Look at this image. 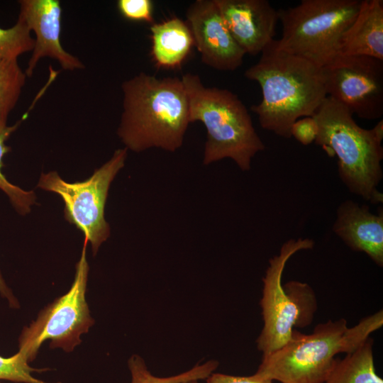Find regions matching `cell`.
Returning <instances> with one entry per match:
<instances>
[{
	"label": "cell",
	"instance_id": "6da1fadb",
	"mask_svg": "<svg viewBox=\"0 0 383 383\" xmlns=\"http://www.w3.org/2000/svg\"><path fill=\"white\" fill-rule=\"evenodd\" d=\"M245 77L257 82L261 101L251 106L261 127L289 138L293 123L313 116L327 96L322 67L279 49L276 40L269 43Z\"/></svg>",
	"mask_w": 383,
	"mask_h": 383
},
{
	"label": "cell",
	"instance_id": "83f0119b",
	"mask_svg": "<svg viewBox=\"0 0 383 383\" xmlns=\"http://www.w3.org/2000/svg\"><path fill=\"white\" fill-rule=\"evenodd\" d=\"M183 383H200V382L199 380H192V381H189V382H186Z\"/></svg>",
	"mask_w": 383,
	"mask_h": 383
},
{
	"label": "cell",
	"instance_id": "7a4b0ae2",
	"mask_svg": "<svg viewBox=\"0 0 383 383\" xmlns=\"http://www.w3.org/2000/svg\"><path fill=\"white\" fill-rule=\"evenodd\" d=\"M121 89L117 135L127 150L174 152L182 145L190 121L189 97L181 78H157L142 72L125 80Z\"/></svg>",
	"mask_w": 383,
	"mask_h": 383
},
{
	"label": "cell",
	"instance_id": "44dd1931",
	"mask_svg": "<svg viewBox=\"0 0 383 383\" xmlns=\"http://www.w3.org/2000/svg\"><path fill=\"white\" fill-rule=\"evenodd\" d=\"M34 45L30 30L21 18L11 28L0 27V60H18L20 55L33 51Z\"/></svg>",
	"mask_w": 383,
	"mask_h": 383
},
{
	"label": "cell",
	"instance_id": "d6986e66",
	"mask_svg": "<svg viewBox=\"0 0 383 383\" xmlns=\"http://www.w3.org/2000/svg\"><path fill=\"white\" fill-rule=\"evenodd\" d=\"M27 76L18 60H0V132L19 100Z\"/></svg>",
	"mask_w": 383,
	"mask_h": 383
},
{
	"label": "cell",
	"instance_id": "9c48e42d",
	"mask_svg": "<svg viewBox=\"0 0 383 383\" xmlns=\"http://www.w3.org/2000/svg\"><path fill=\"white\" fill-rule=\"evenodd\" d=\"M314 245L310 238L289 239L282 245L279 253L269 260L260 299L264 325L256 340L262 357L286 344L294 328L299 327L300 315L296 297L287 283L282 285V277L289 258L298 251L312 249Z\"/></svg>",
	"mask_w": 383,
	"mask_h": 383
},
{
	"label": "cell",
	"instance_id": "7402d4cb",
	"mask_svg": "<svg viewBox=\"0 0 383 383\" xmlns=\"http://www.w3.org/2000/svg\"><path fill=\"white\" fill-rule=\"evenodd\" d=\"M47 370L31 367L28 360L18 351L13 356L8 357L0 355V380L17 383H52L40 380L33 375V372H43Z\"/></svg>",
	"mask_w": 383,
	"mask_h": 383
},
{
	"label": "cell",
	"instance_id": "f1b7e54d",
	"mask_svg": "<svg viewBox=\"0 0 383 383\" xmlns=\"http://www.w3.org/2000/svg\"><path fill=\"white\" fill-rule=\"evenodd\" d=\"M1 383V382H0Z\"/></svg>",
	"mask_w": 383,
	"mask_h": 383
},
{
	"label": "cell",
	"instance_id": "484cf974",
	"mask_svg": "<svg viewBox=\"0 0 383 383\" xmlns=\"http://www.w3.org/2000/svg\"><path fill=\"white\" fill-rule=\"evenodd\" d=\"M205 380L206 383H273V381L257 372L250 376H234L213 372Z\"/></svg>",
	"mask_w": 383,
	"mask_h": 383
},
{
	"label": "cell",
	"instance_id": "52a82bcc",
	"mask_svg": "<svg viewBox=\"0 0 383 383\" xmlns=\"http://www.w3.org/2000/svg\"><path fill=\"white\" fill-rule=\"evenodd\" d=\"M87 244L84 240L69 291L45 306L19 335L18 352L28 362L35 359L46 340L50 341L51 348H61L67 353L73 351L81 343V335L94 324L86 301L89 270L86 253Z\"/></svg>",
	"mask_w": 383,
	"mask_h": 383
},
{
	"label": "cell",
	"instance_id": "4316f807",
	"mask_svg": "<svg viewBox=\"0 0 383 383\" xmlns=\"http://www.w3.org/2000/svg\"><path fill=\"white\" fill-rule=\"evenodd\" d=\"M0 295L1 297H3L7 301L9 306L11 308L18 309L20 307V304H19L18 300L15 296L11 289L7 285L1 272V270H0Z\"/></svg>",
	"mask_w": 383,
	"mask_h": 383
},
{
	"label": "cell",
	"instance_id": "277c9868",
	"mask_svg": "<svg viewBox=\"0 0 383 383\" xmlns=\"http://www.w3.org/2000/svg\"><path fill=\"white\" fill-rule=\"evenodd\" d=\"M318 125L315 143L338 157V174L348 190L373 204L383 202L377 188L383 177V121L365 129L343 104L326 96L312 116Z\"/></svg>",
	"mask_w": 383,
	"mask_h": 383
},
{
	"label": "cell",
	"instance_id": "2e32d148",
	"mask_svg": "<svg viewBox=\"0 0 383 383\" xmlns=\"http://www.w3.org/2000/svg\"><path fill=\"white\" fill-rule=\"evenodd\" d=\"M151 56L158 67H179L194 47L185 21L173 17L150 26Z\"/></svg>",
	"mask_w": 383,
	"mask_h": 383
},
{
	"label": "cell",
	"instance_id": "603a6c76",
	"mask_svg": "<svg viewBox=\"0 0 383 383\" xmlns=\"http://www.w3.org/2000/svg\"><path fill=\"white\" fill-rule=\"evenodd\" d=\"M296 297L299 309V327L311 323L316 309V300L313 289L306 283L297 281L287 282Z\"/></svg>",
	"mask_w": 383,
	"mask_h": 383
},
{
	"label": "cell",
	"instance_id": "ac0fdd59",
	"mask_svg": "<svg viewBox=\"0 0 383 383\" xmlns=\"http://www.w3.org/2000/svg\"><path fill=\"white\" fill-rule=\"evenodd\" d=\"M219 363L214 360L196 364L191 369L180 374L166 377L153 375L148 370L145 360L138 355H133L128 360L131 375V383H183L192 380L206 379L218 367Z\"/></svg>",
	"mask_w": 383,
	"mask_h": 383
},
{
	"label": "cell",
	"instance_id": "9a60e30c",
	"mask_svg": "<svg viewBox=\"0 0 383 383\" xmlns=\"http://www.w3.org/2000/svg\"><path fill=\"white\" fill-rule=\"evenodd\" d=\"M338 53L383 60L382 0H362L355 18L342 36Z\"/></svg>",
	"mask_w": 383,
	"mask_h": 383
},
{
	"label": "cell",
	"instance_id": "8fae6325",
	"mask_svg": "<svg viewBox=\"0 0 383 383\" xmlns=\"http://www.w3.org/2000/svg\"><path fill=\"white\" fill-rule=\"evenodd\" d=\"M187 23L201 61L218 71H234L241 66L245 52L235 42L215 0H196L187 8Z\"/></svg>",
	"mask_w": 383,
	"mask_h": 383
},
{
	"label": "cell",
	"instance_id": "30bf717a",
	"mask_svg": "<svg viewBox=\"0 0 383 383\" xmlns=\"http://www.w3.org/2000/svg\"><path fill=\"white\" fill-rule=\"evenodd\" d=\"M322 70L328 96L361 118H382L383 60L338 53Z\"/></svg>",
	"mask_w": 383,
	"mask_h": 383
},
{
	"label": "cell",
	"instance_id": "3957f363",
	"mask_svg": "<svg viewBox=\"0 0 383 383\" xmlns=\"http://www.w3.org/2000/svg\"><path fill=\"white\" fill-rule=\"evenodd\" d=\"M382 325L380 310L352 328L340 318L319 323L309 334L294 329L286 344L262 357L256 372L281 383H324L335 355L355 351Z\"/></svg>",
	"mask_w": 383,
	"mask_h": 383
},
{
	"label": "cell",
	"instance_id": "5bb4252c",
	"mask_svg": "<svg viewBox=\"0 0 383 383\" xmlns=\"http://www.w3.org/2000/svg\"><path fill=\"white\" fill-rule=\"evenodd\" d=\"M333 231L351 250L365 252L383 266L382 209L375 214L365 204L345 200L338 207Z\"/></svg>",
	"mask_w": 383,
	"mask_h": 383
},
{
	"label": "cell",
	"instance_id": "8992f818",
	"mask_svg": "<svg viewBox=\"0 0 383 383\" xmlns=\"http://www.w3.org/2000/svg\"><path fill=\"white\" fill-rule=\"evenodd\" d=\"M362 0H301L277 10L282 36L279 49L323 67L339 52L343 33L355 18Z\"/></svg>",
	"mask_w": 383,
	"mask_h": 383
},
{
	"label": "cell",
	"instance_id": "ffe728a7",
	"mask_svg": "<svg viewBox=\"0 0 383 383\" xmlns=\"http://www.w3.org/2000/svg\"><path fill=\"white\" fill-rule=\"evenodd\" d=\"M29 111L28 110L20 121L12 126H8L0 132V189L6 194L14 209L21 215H26L30 212L31 206L36 203V195L33 191H26L11 184L4 175L1 170L4 167V157L11 150L6 142L26 118Z\"/></svg>",
	"mask_w": 383,
	"mask_h": 383
},
{
	"label": "cell",
	"instance_id": "e0dca14e",
	"mask_svg": "<svg viewBox=\"0 0 383 383\" xmlns=\"http://www.w3.org/2000/svg\"><path fill=\"white\" fill-rule=\"evenodd\" d=\"M373 343V339L368 338L343 358L335 357L324 383H383L376 372Z\"/></svg>",
	"mask_w": 383,
	"mask_h": 383
},
{
	"label": "cell",
	"instance_id": "7c38bea8",
	"mask_svg": "<svg viewBox=\"0 0 383 383\" xmlns=\"http://www.w3.org/2000/svg\"><path fill=\"white\" fill-rule=\"evenodd\" d=\"M18 18L35 35V45L25 73L31 77L42 57L57 60L65 70L84 67L81 60L67 52L61 43L62 9L59 0H21Z\"/></svg>",
	"mask_w": 383,
	"mask_h": 383
},
{
	"label": "cell",
	"instance_id": "ba28073f",
	"mask_svg": "<svg viewBox=\"0 0 383 383\" xmlns=\"http://www.w3.org/2000/svg\"><path fill=\"white\" fill-rule=\"evenodd\" d=\"M127 152L126 148L115 150L106 162L84 181L68 182L52 171L43 173L37 184L62 198L65 220L84 234V240L91 244L93 255L111 234L104 216L105 206L110 185L124 167Z\"/></svg>",
	"mask_w": 383,
	"mask_h": 383
},
{
	"label": "cell",
	"instance_id": "5b68a950",
	"mask_svg": "<svg viewBox=\"0 0 383 383\" xmlns=\"http://www.w3.org/2000/svg\"><path fill=\"white\" fill-rule=\"evenodd\" d=\"M189 101V121L201 122L206 130L203 163L231 158L243 171L264 150L250 115L239 97L226 89L206 87L197 74L181 77Z\"/></svg>",
	"mask_w": 383,
	"mask_h": 383
},
{
	"label": "cell",
	"instance_id": "d4e9b609",
	"mask_svg": "<svg viewBox=\"0 0 383 383\" xmlns=\"http://www.w3.org/2000/svg\"><path fill=\"white\" fill-rule=\"evenodd\" d=\"M318 134V125L312 116L296 121L291 128V135L304 145L315 141Z\"/></svg>",
	"mask_w": 383,
	"mask_h": 383
},
{
	"label": "cell",
	"instance_id": "4fadbf2b",
	"mask_svg": "<svg viewBox=\"0 0 383 383\" xmlns=\"http://www.w3.org/2000/svg\"><path fill=\"white\" fill-rule=\"evenodd\" d=\"M230 33L245 55H257L274 40L277 10L267 0H215Z\"/></svg>",
	"mask_w": 383,
	"mask_h": 383
},
{
	"label": "cell",
	"instance_id": "cb8c5ba5",
	"mask_svg": "<svg viewBox=\"0 0 383 383\" xmlns=\"http://www.w3.org/2000/svg\"><path fill=\"white\" fill-rule=\"evenodd\" d=\"M116 5L120 14L128 21L155 23L151 0H118Z\"/></svg>",
	"mask_w": 383,
	"mask_h": 383
}]
</instances>
